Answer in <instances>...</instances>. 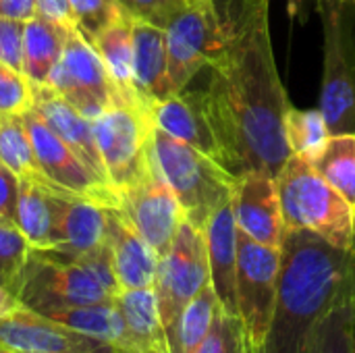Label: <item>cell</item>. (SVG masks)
Segmentation results:
<instances>
[{
    "instance_id": "cell-7",
    "label": "cell",
    "mask_w": 355,
    "mask_h": 353,
    "mask_svg": "<svg viewBox=\"0 0 355 353\" xmlns=\"http://www.w3.org/2000/svg\"><path fill=\"white\" fill-rule=\"evenodd\" d=\"M12 293L23 308L44 316L114 300V295L83 264L64 262L35 250H31Z\"/></svg>"
},
{
    "instance_id": "cell-3",
    "label": "cell",
    "mask_w": 355,
    "mask_h": 353,
    "mask_svg": "<svg viewBox=\"0 0 355 353\" xmlns=\"http://www.w3.org/2000/svg\"><path fill=\"white\" fill-rule=\"evenodd\" d=\"M270 0H196L166 25L168 81L173 94L212 67L233 42L264 12Z\"/></svg>"
},
{
    "instance_id": "cell-39",
    "label": "cell",
    "mask_w": 355,
    "mask_h": 353,
    "mask_svg": "<svg viewBox=\"0 0 355 353\" xmlns=\"http://www.w3.org/2000/svg\"><path fill=\"white\" fill-rule=\"evenodd\" d=\"M37 17L48 19L67 29L75 27V17L69 0H37Z\"/></svg>"
},
{
    "instance_id": "cell-19",
    "label": "cell",
    "mask_w": 355,
    "mask_h": 353,
    "mask_svg": "<svg viewBox=\"0 0 355 353\" xmlns=\"http://www.w3.org/2000/svg\"><path fill=\"white\" fill-rule=\"evenodd\" d=\"M106 243L112 258L114 277L123 289L154 287L158 260L156 250L131 227L119 208H108Z\"/></svg>"
},
{
    "instance_id": "cell-6",
    "label": "cell",
    "mask_w": 355,
    "mask_h": 353,
    "mask_svg": "<svg viewBox=\"0 0 355 353\" xmlns=\"http://www.w3.org/2000/svg\"><path fill=\"white\" fill-rule=\"evenodd\" d=\"M324 35V73L318 108L331 135L355 133V6L349 0H316Z\"/></svg>"
},
{
    "instance_id": "cell-8",
    "label": "cell",
    "mask_w": 355,
    "mask_h": 353,
    "mask_svg": "<svg viewBox=\"0 0 355 353\" xmlns=\"http://www.w3.org/2000/svg\"><path fill=\"white\" fill-rule=\"evenodd\" d=\"M92 127L108 181L121 198L152 166V117L139 106L112 104Z\"/></svg>"
},
{
    "instance_id": "cell-2",
    "label": "cell",
    "mask_w": 355,
    "mask_h": 353,
    "mask_svg": "<svg viewBox=\"0 0 355 353\" xmlns=\"http://www.w3.org/2000/svg\"><path fill=\"white\" fill-rule=\"evenodd\" d=\"M354 281L355 248H335L308 231H285L279 295L264 353L310 352L316 322Z\"/></svg>"
},
{
    "instance_id": "cell-36",
    "label": "cell",
    "mask_w": 355,
    "mask_h": 353,
    "mask_svg": "<svg viewBox=\"0 0 355 353\" xmlns=\"http://www.w3.org/2000/svg\"><path fill=\"white\" fill-rule=\"evenodd\" d=\"M116 4L137 21L166 29V25L189 4L187 0H116Z\"/></svg>"
},
{
    "instance_id": "cell-18",
    "label": "cell",
    "mask_w": 355,
    "mask_h": 353,
    "mask_svg": "<svg viewBox=\"0 0 355 353\" xmlns=\"http://www.w3.org/2000/svg\"><path fill=\"white\" fill-rule=\"evenodd\" d=\"M31 96H33L31 108L69 144V148L85 162V166L98 179H102L106 185H110L98 144H96L92 119L81 114L73 104H69L50 85L31 83Z\"/></svg>"
},
{
    "instance_id": "cell-48",
    "label": "cell",
    "mask_w": 355,
    "mask_h": 353,
    "mask_svg": "<svg viewBox=\"0 0 355 353\" xmlns=\"http://www.w3.org/2000/svg\"><path fill=\"white\" fill-rule=\"evenodd\" d=\"M156 353H160V352H156Z\"/></svg>"
},
{
    "instance_id": "cell-42",
    "label": "cell",
    "mask_w": 355,
    "mask_h": 353,
    "mask_svg": "<svg viewBox=\"0 0 355 353\" xmlns=\"http://www.w3.org/2000/svg\"><path fill=\"white\" fill-rule=\"evenodd\" d=\"M19 308H21V304H19L17 295H15L8 287L0 285V318L12 314V312L19 310Z\"/></svg>"
},
{
    "instance_id": "cell-16",
    "label": "cell",
    "mask_w": 355,
    "mask_h": 353,
    "mask_svg": "<svg viewBox=\"0 0 355 353\" xmlns=\"http://www.w3.org/2000/svg\"><path fill=\"white\" fill-rule=\"evenodd\" d=\"M106 235L108 206L85 196L62 191L56 216V246L44 254L64 262H75L77 258L102 248L106 243Z\"/></svg>"
},
{
    "instance_id": "cell-5",
    "label": "cell",
    "mask_w": 355,
    "mask_h": 353,
    "mask_svg": "<svg viewBox=\"0 0 355 353\" xmlns=\"http://www.w3.org/2000/svg\"><path fill=\"white\" fill-rule=\"evenodd\" d=\"M152 158L177 196L185 221L206 229L210 216L233 200L239 177L204 152L166 135L154 125Z\"/></svg>"
},
{
    "instance_id": "cell-29",
    "label": "cell",
    "mask_w": 355,
    "mask_h": 353,
    "mask_svg": "<svg viewBox=\"0 0 355 353\" xmlns=\"http://www.w3.org/2000/svg\"><path fill=\"white\" fill-rule=\"evenodd\" d=\"M312 164L355 208V133L331 135Z\"/></svg>"
},
{
    "instance_id": "cell-43",
    "label": "cell",
    "mask_w": 355,
    "mask_h": 353,
    "mask_svg": "<svg viewBox=\"0 0 355 353\" xmlns=\"http://www.w3.org/2000/svg\"><path fill=\"white\" fill-rule=\"evenodd\" d=\"M0 353H23V352L15 350V347H10V345H4V343H0Z\"/></svg>"
},
{
    "instance_id": "cell-47",
    "label": "cell",
    "mask_w": 355,
    "mask_h": 353,
    "mask_svg": "<svg viewBox=\"0 0 355 353\" xmlns=\"http://www.w3.org/2000/svg\"><path fill=\"white\" fill-rule=\"evenodd\" d=\"M187 2H196V0H187Z\"/></svg>"
},
{
    "instance_id": "cell-46",
    "label": "cell",
    "mask_w": 355,
    "mask_h": 353,
    "mask_svg": "<svg viewBox=\"0 0 355 353\" xmlns=\"http://www.w3.org/2000/svg\"><path fill=\"white\" fill-rule=\"evenodd\" d=\"M349 2H352V4H354V6H355V0H349Z\"/></svg>"
},
{
    "instance_id": "cell-37",
    "label": "cell",
    "mask_w": 355,
    "mask_h": 353,
    "mask_svg": "<svg viewBox=\"0 0 355 353\" xmlns=\"http://www.w3.org/2000/svg\"><path fill=\"white\" fill-rule=\"evenodd\" d=\"M23 35L25 21L0 17V60L23 73Z\"/></svg>"
},
{
    "instance_id": "cell-24",
    "label": "cell",
    "mask_w": 355,
    "mask_h": 353,
    "mask_svg": "<svg viewBox=\"0 0 355 353\" xmlns=\"http://www.w3.org/2000/svg\"><path fill=\"white\" fill-rule=\"evenodd\" d=\"M92 44L98 50L121 100L125 104L146 108L137 96L133 77V19L125 12L119 21L98 33Z\"/></svg>"
},
{
    "instance_id": "cell-34",
    "label": "cell",
    "mask_w": 355,
    "mask_h": 353,
    "mask_svg": "<svg viewBox=\"0 0 355 353\" xmlns=\"http://www.w3.org/2000/svg\"><path fill=\"white\" fill-rule=\"evenodd\" d=\"M69 4L75 17V27L89 42L125 15L116 0H69Z\"/></svg>"
},
{
    "instance_id": "cell-31",
    "label": "cell",
    "mask_w": 355,
    "mask_h": 353,
    "mask_svg": "<svg viewBox=\"0 0 355 353\" xmlns=\"http://www.w3.org/2000/svg\"><path fill=\"white\" fill-rule=\"evenodd\" d=\"M285 135H287L291 154L308 162H314L318 154L324 150L331 137V129L320 108L302 110V108L289 106L287 117H285Z\"/></svg>"
},
{
    "instance_id": "cell-35",
    "label": "cell",
    "mask_w": 355,
    "mask_h": 353,
    "mask_svg": "<svg viewBox=\"0 0 355 353\" xmlns=\"http://www.w3.org/2000/svg\"><path fill=\"white\" fill-rule=\"evenodd\" d=\"M31 102V81L0 60V114H23Z\"/></svg>"
},
{
    "instance_id": "cell-23",
    "label": "cell",
    "mask_w": 355,
    "mask_h": 353,
    "mask_svg": "<svg viewBox=\"0 0 355 353\" xmlns=\"http://www.w3.org/2000/svg\"><path fill=\"white\" fill-rule=\"evenodd\" d=\"M127 333V353H166V337L154 287L123 289L114 298Z\"/></svg>"
},
{
    "instance_id": "cell-40",
    "label": "cell",
    "mask_w": 355,
    "mask_h": 353,
    "mask_svg": "<svg viewBox=\"0 0 355 353\" xmlns=\"http://www.w3.org/2000/svg\"><path fill=\"white\" fill-rule=\"evenodd\" d=\"M37 15V0H0V17L29 21Z\"/></svg>"
},
{
    "instance_id": "cell-27",
    "label": "cell",
    "mask_w": 355,
    "mask_h": 353,
    "mask_svg": "<svg viewBox=\"0 0 355 353\" xmlns=\"http://www.w3.org/2000/svg\"><path fill=\"white\" fill-rule=\"evenodd\" d=\"M223 310L212 285H206L179 314L166 337V353H193L210 333L218 312Z\"/></svg>"
},
{
    "instance_id": "cell-11",
    "label": "cell",
    "mask_w": 355,
    "mask_h": 353,
    "mask_svg": "<svg viewBox=\"0 0 355 353\" xmlns=\"http://www.w3.org/2000/svg\"><path fill=\"white\" fill-rule=\"evenodd\" d=\"M48 85L87 119H96L112 104H125L94 44L77 29L67 31L62 54Z\"/></svg>"
},
{
    "instance_id": "cell-45",
    "label": "cell",
    "mask_w": 355,
    "mask_h": 353,
    "mask_svg": "<svg viewBox=\"0 0 355 353\" xmlns=\"http://www.w3.org/2000/svg\"><path fill=\"white\" fill-rule=\"evenodd\" d=\"M354 352H355V291H354Z\"/></svg>"
},
{
    "instance_id": "cell-30",
    "label": "cell",
    "mask_w": 355,
    "mask_h": 353,
    "mask_svg": "<svg viewBox=\"0 0 355 353\" xmlns=\"http://www.w3.org/2000/svg\"><path fill=\"white\" fill-rule=\"evenodd\" d=\"M0 164L19 179L44 177L23 114H0Z\"/></svg>"
},
{
    "instance_id": "cell-33",
    "label": "cell",
    "mask_w": 355,
    "mask_h": 353,
    "mask_svg": "<svg viewBox=\"0 0 355 353\" xmlns=\"http://www.w3.org/2000/svg\"><path fill=\"white\" fill-rule=\"evenodd\" d=\"M250 343L243 331V325L237 314H229L225 310L218 312L210 333L196 347L193 353H248Z\"/></svg>"
},
{
    "instance_id": "cell-22",
    "label": "cell",
    "mask_w": 355,
    "mask_h": 353,
    "mask_svg": "<svg viewBox=\"0 0 355 353\" xmlns=\"http://www.w3.org/2000/svg\"><path fill=\"white\" fill-rule=\"evenodd\" d=\"M60 189L48 183L44 177L37 179H19L17 196V214L15 223L25 235L31 250L48 252L56 246V216Z\"/></svg>"
},
{
    "instance_id": "cell-41",
    "label": "cell",
    "mask_w": 355,
    "mask_h": 353,
    "mask_svg": "<svg viewBox=\"0 0 355 353\" xmlns=\"http://www.w3.org/2000/svg\"><path fill=\"white\" fill-rule=\"evenodd\" d=\"M312 8H316V0H287V12L291 19H297L300 23H308Z\"/></svg>"
},
{
    "instance_id": "cell-28",
    "label": "cell",
    "mask_w": 355,
    "mask_h": 353,
    "mask_svg": "<svg viewBox=\"0 0 355 353\" xmlns=\"http://www.w3.org/2000/svg\"><path fill=\"white\" fill-rule=\"evenodd\" d=\"M354 285L316 322L308 353L354 352Z\"/></svg>"
},
{
    "instance_id": "cell-4",
    "label": "cell",
    "mask_w": 355,
    "mask_h": 353,
    "mask_svg": "<svg viewBox=\"0 0 355 353\" xmlns=\"http://www.w3.org/2000/svg\"><path fill=\"white\" fill-rule=\"evenodd\" d=\"M287 231H308L335 248H355V208L314 169L291 154L277 175Z\"/></svg>"
},
{
    "instance_id": "cell-26",
    "label": "cell",
    "mask_w": 355,
    "mask_h": 353,
    "mask_svg": "<svg viewBox=\"0 0 355 353\" xmlns=\"http://www.w3.org/2000/svg\"><path fill=\"white\" fill-rule=\"evenodd\" d=\"M48 318H52L81 335L98 339V341L114 347L119 353H127L125 322H123L121 310L114 300L60 310L56 314H50Z\"/></svg>"
},
{
    "instance_id": "cell-1",
    "label": "cell",
    "mask_w": 355,
    "mask_h": 353,
    "mask_svg": "<svg viewBox=\"0 0 355 353\" xmlns=\"http://www.w3.org/2000/svg\"><path fill=\"white\" fill-rule=\"evenodd\" d=\"M270 10L260 15L210 67L204 89L220 146V162L241 177H277L291 156L285 117L291 106L277 71Z\"/></svg>"
},
{
    "instance_id": "cell-20",
    "label": "cell",
    "mask_w": 355,
    "mask_h": 353,
    "mask_svg": "<svg viewBox=\"0 0 355 353\" xmlns=\"http://www.w3.org/2000/svg\"><path fill=\"white\" fill-rule=\"evenodd\" d=\"M206 248H208V264H210V285L223 306L225 312L237 314V243L239 229L235 223L233 206L227 202L220 206L208 221L206 229Z\"/></svg>"
},
{
    "instance_id": "cell-12",
    "label": "cell",
    "mask_w": 355,
    "mask_h": 353,
    "mask_svg": "<svg viewBox=\"0 0 355 353\" xmlns=\"http://www.w3.org/2000/svg\"><path fill=\"white\" fill-rule=\"evenodd\" d=\"M23 123L29 133L40 171L48 183L77 196L92 198L108 208L121 206V198L116 196V191L102 179H98L69 148V144L33 108H27L23 112Z\"/></svg>"
},
{
    "instance_id": "cell-38",
    "label": "cell",
    "mask_w": 355,
    "mask_h": 353,
    "mask_svg": "<svg viewBox=\"0 0 355 353\" xmlns=\"http://www.w3.org/2000/svg\"><path fill=\"white\" fill-rule=\"evenodd\" d=\"M19 196V177L0 164V218L15 221Z\"/></svg>"
},
{
    "instance_id": "cell-44",
    "label": "cell",
    "mask_w": 355,
    "mask_h": 353,
    "mask_svg": "<svg viewBox=\"0 0 355 353\" xmlns=\"http://www.w3.org/2000/svg\"><path fill=\"white\" fill-rule=\"evenodd\" d=\"M248 353H264V347H256V345H250V352Z\"/></svg>"
},
{
    "instance_id": "cell-14",
    "label": "cell",
    "mask_w": 355,
    "mask_h": 353,
    "mask_svg": "<svg viewBox=\"0 0 355 353\" xmlns=\"http://www.w3.org/2000/svg\"><path fill=\"white\" fill-rule=\"evenodd\" d=\"M0 343L23 353H119L98 339L23 306L0 318Z\"/></svg>"
},
{
    "instance_id": "cell-15",
    "label": "cell",
    "mask_w": 355,
    "mask_h": 353,
    "mask_svg": "<svg viewBox=\"0 0 355 353\" xmlns=\"http://www.w3.org/2000/svg\"><path fill=\"white\" fill-rule=\"evenodd\" d=\"M231 206L237 229L243 235L262 246L281 250L287 229L283 223L277 177L266 173L241 175Z\"/></svg>"
},
{
    "instance_id": "cell-17",
    "label": "cell",
    "mask_w": 355,
    "mask_h": 353,
    "mask_svg": "<svg viewBox=\"0 0 355 353\" xmlns=\"http://www.w3.org/2000/svg\"><path fill=\"white\" fill-rule=\"evenodd\" d=\"M152 123L166 135L204 152L220 166V146L204 89L179 92L150 108Z\"/></svg>"
},
{
    "instance_id": "cell-10",
    "label": "cell",
    "mask_w": 355,
    "mask_h": 353,
    "mask_svg": "<svg viewBox=\"0 0 355 353\" xmlns=\"http://www.w3.org/2000/svg\"><path fill=\"white\" fill-rule=\"evenodd\" d=\"M206 285H210L206 235L189 221H183L175 241L160 256L154 279L164 337H168L183 308Z\"/></svg>"
},
{
    "instance_id": "cell-32",
    "label": "cell",
    "mask_w": 355,
    "mask_h": 353,
    "mask_svg": "<svg viewBox=\"0 0 355 353\" xmlns=\"http://www.w3.org/2000/svg\"><path fill=\"white\" fill-rule=\"evenodd\" d=\"M31 246L15 221L0 218V285L15 291V285L29 260Z\"/></svg>"
},
{
    "instance_id": "cell-13",
    "label": "cell",
    "mask_w": 355,
    "mask_h": 353,
    "mask_svg": "<svg viewBox=\"0 0 355 353\" xmlns=\"http://www.w3.org/2000/svg\"><path fill=\"white\" fill-rule=\"evenodd\" d=\"M119 210L158 256L171 248L185 221L183 208L154 158L150 171L121 196Z\"/></svg>"
},
{
    "instance_id": "cell-21",
    "label": "cell",
    "mask_w": 355,
    "mask_h": 353,
    "mask_svg": "<svg viewBox=\"0 0 355 353\" xmlns=\"http://www.w3.org/2000/svg\"><path fill=\"white\" fill-rule=\"evenodd\" d=\"M133 77L141 104L150 110L173 96L168 81L166 31L158 25L133 19Z\"/></svg>"
},
{
    "instance_id": "cell-9",
    "label": "cell",
    "mask_w": 355,
    "mask_h": 353,
    "mask_svg": "<svg viewBox=\"0 0 355 353\" xmlns=\"http://www.w3.org/2000/svg\"><path fill=\"white\" fill-rule=\"evenodd\" d=\"M281 277V250L262 246L239 231L237 243V316L250 345L264 347L275 316Z\"/></svg>"
},
{
    "instance_id": "cell-25",
    "label": "cell",
    "mask_w": 355,
    "mask_h": 353,
    "mask_svg": "<svg viewBox=\"0 0 355 353\" xmlns=\"http://www.w3.org/2000/svg\"><path fill=\"white\" fill-rule=\"evenodd\" d=\"M67 27L48 19L33 17L25 21L23 35V75L37 85H48L50 75L62 54Z\"/></svg>"
}]
</instances>
